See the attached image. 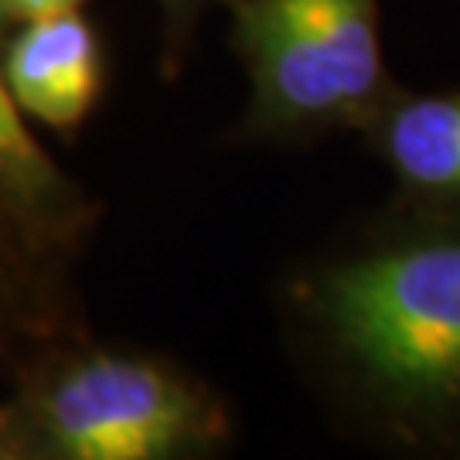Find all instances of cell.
I'll return each instance as SVG.
<instances>
[{"label":"cell","instance_id":"cell-1","mask_svg":"<svg viewBox=\"0 0 460 460\" xmlns=\"http://www.w3.org/2000/svg\"><path fill=\"white\" fill-rule=\"evenodd\" d=\"M290 376L365 454L460 460V205L389 198L273 283Z\"/></svg>","mask_w":460,"mask_h":460},{"label":"cell","instance_id":"cell-2","mask_svg":"<svg viewBox=\"0 0 460 460\" xmlns=\"http://www.w3.org/2000/svg\"><path fill=\"white\" fill-rule=\"evenodd\" d=\"M235 444L239 412L212 378L130 341L55 351L0 412L4 457L215 460Z\"/></svg>","mask_w":460,"mask_h":460},{"label":"cell","instance_id":"cell-3","mask_svg":"<svg viewBox=\"0 0 460 460\" xmlns=\"http://www.w3.org/2000/svg\"><path fill=\"white\" fill-rule=\"evenodd\" d=\"M218 11L246 75L235 144L287 150L358 133L399 85L382 0H222Z\"/></svg>","mask_w":460,"mask_h":460},{"label":"cell","instance_id":"cell-4","mask_svg":"<svg viewBox=\"0 0 460 460\" xmlns=\"http://www.w3.org/2000/svg\"><path fill=\"white\" fill-rule=\"evenodd\" d=\"M0 72L28 119L75 133L106 93V49L83 7H72L14 24Z\"/></svg>","mask_w":460,"mask_h":460},{"label":"cell","instance_id":"cell-5","mask_svg":"<svg viewBox=\"0 0 460 460\" xmlns=\"http://www.w3.org/2000/svg\"><path fill=\"white\" fill-rule=\"evenodd\" d=\"M358 137L389 171L395 198L460 205V89L399 83Z\"/></svg>","mask_w":460,"mask_h":460},{"label":"cell","instance_id":"cell-6","mask_svg":"<svg viewBox=\"0 0 460 460\" xmlns=\"http://www.w3.org/2000/svg\"><path fill=\"white\" fill-rule=\"evenodd\" d=\"M0 205L38 243H66L93 218V205L68 181L28 127L0 72Z\"/></svg>","mask_w":460,"mask_h":460},{"label":"cell","instance_id":"cell-7","mask_svg":"<svg viewBox=\"0 0 460 460\" xmlns=\"http://www.w3.org/2000/svg\"><path fill=\"white\" fill-rule=\"evenodd\" d=\"M222 0H154L157 11V49H161V75L178 83L188 68L191 49L198 41L201 21L218 11Z\"/></svg>","mask_w":460,"mask_h":460},{"label":"cell","instance_id":"cell-8","mask_svg":"<svg viewBox=\"0 0 460 460\" xmlns=\"http://www.w3.org/2000/svg\"><path fill=\"white\" fill-rule=\"evenodd\" d=\"M14 215L0 205V317H24L21 304L28 296V283H24V246L38 243L28 235Z\"/></svg>","mask_w":460,"mask_h":460},{"label":"cell","instance_id":"cell-9","mask_svg":"<svg viewBox=\"0 0 460 460\" xmlns=\"http://www.w3.org/2000/svg\"><path fill=\"white\" fill-rule=\"evenodd\" d=\"M85 0H0V21L4 24H21L31 17L58 14V11H72L83 7Z\"/></svg>","mask_w":460,"mask_h":460}]
</instances>
